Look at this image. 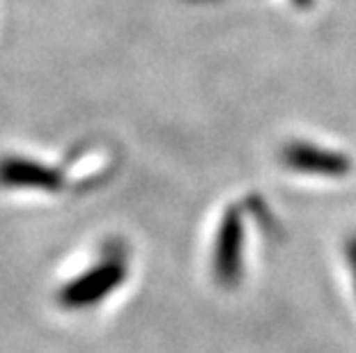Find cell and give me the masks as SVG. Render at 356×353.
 Here are the masks:
<instances>
[{"mask_svg": "<svg viewBox=\"0 0 356 353\" xmlns=\"http://www.w3.org/2000/svg\"><path fill=\"white\" fill-rule=\"evenodd\" d=\"M283 163L299 172H315V175L338 177L345 175L350 161L343 154L329 152V149L308 145V142H292L283 149Z\"/></svg>", "mask_w": 356, "mask_h": 353, "instance_id": "obj_1", "label": "cell"}, {"mask_svg": "<svg viewBox=\"0 0 356 353\" xmlns=\"http://www.w3.org/2000/svg\"><path fill=\"white\" fill-rule=\"evenodd\" d=\"M294 5L299 7V10H310V7H313V3L315 0H292Z\"/></svg>", "mask_w": 356, "mask_h": 353, "instance_id": "obj_5", "label": "cell"}, {"mask_svg": "<svg viewBox=\"0 0 356 353\" xmlns=\"http://www.w3.org/2000/svg\"><path fill=\"white\" fill-rule=\"evenodd\" d=\"M0 179L7 184H30L44 186V189H56L60 186V177L51 168L26 159H7L0 163Z\"/></svg>", "mask_w": 356, "mask_h": 353, "instance_id": "obj_4", "label": "cell"}, {"mask_svg": "<svg viewBox=\"0 0 356 353\" xmlns=\"http://www.w3.org/2000/svg\"><path fill=\"white\" fill-rule=\"evenodd\" d=\"M239 243H241V230L237 214H228L223 223L221 236H218V250H216V273L223 282H234L239 273Z\"/></svg>", "mask_w": 356, "mask_h": 353, "instance_id": "obj_2", "label": "cell"}, {"mask_svg": "<svg viewBox=\"0 0 356 353\" xmlns=\"http://www.w3.org/2000/svg\"><path fill=\"white\" fill-rule=\"evenodd\" d=\"M120 275H122V268H120V264L97 268L95 273L88 275V280L83 277V280L74 284L70 291H65L67 303H70V305L92 303V300H97L104 294H108V291L115 287V284L120 282Z\"/></svg>", "mask_w": 356, "mask_h": 353, "instance_id": "obj_3", "label": "cell"}]
</instances>
